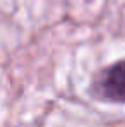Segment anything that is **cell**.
Returning a JSON list of instances; mask_svg holds the SVG:
<instances>
[{
    "mask_svg": "<svg viewBox=\"0 0 125 127\" xmlns=\"http://www.w3.org/2000/svg\"><path fill=\"white\" fill-rule=\"evenodd\" d=\"M89 95L100 101L125 105V59L98 70L91 81Z\"/></svg>",
    "mask_w": 125,
    "mask_h": 127,
    "instance_id": "6da1fadb",
    "label": "cell"
}]
</instances>
